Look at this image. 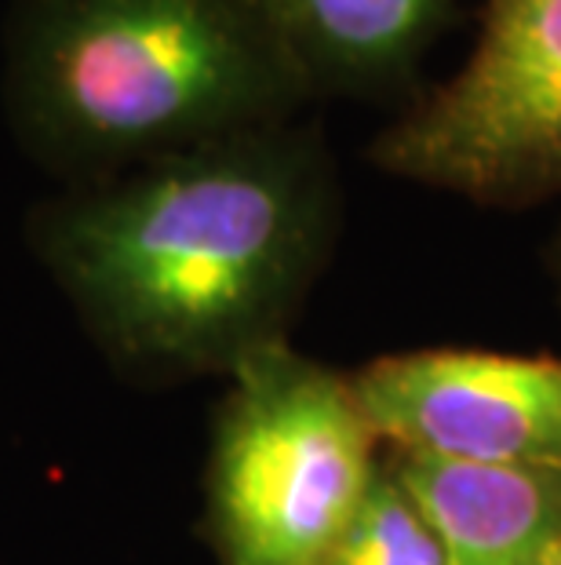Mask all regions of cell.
<instances>
[{
  "label": "cell",
  "instance_id": "cell-1",
  "mask_svg": "<svg viewBox=\"0 0 561 565\" xmlns=\"http://www.w3.org/2000/svg\"><path fill=\"white\" fill-rule=\"evenodd\" d=\"M343 234V179L314 117L237 131L26 212V248L117 376L226 380L292 343Z\"/></svg>",
  "mask_w": 561,
  "mask_h": 565
},
{
  "label": "cell",
  "instance_id": "cell-2",
  "mask_svg": "<svg viewBox=\"0 0 561 565\" xmlns=\"http://www.w3.org/2000/svg\"><path fill=\"white\" fill-rule=\"evenodd\" d=\"M0 95L19 150L58 186L314 106L262 0H11Z\"/></svg>",
  "mask_w": 561,
  "mask_h": 565
},
{
  "label": "cell",
  "instance_id": "cell-3",
  "mask_svg": "<svg viewBox=\"0 0 561 565\" xmlns=\"http://www.w3.org/2000/svg\"><path fill=\"white\" fill-rule=\"evenodd\" d=\"M384 467L350 372L267 347L226 376L201 475L219 565H317Z\"/></svg>",
  "mask_w": 561,
  "mask_h": 565
},
{
  "label": "cell",
  "instance_id": "cell-4",
  "mask_svg": "<svg viewBox=\"0 0 561 565\" xmlns=\"http://www.w3.org/2000/svg\"><path fill=\"white\" fill-rule=\"evenodd\" d=\"M365 161L477 209L561 201V0H485L471 55L423 84Z\"/></svg>",
  "mask_w": 561,
  "mask_h": 565
},
{
  "label": "cell",
  "instance_id": "cell-5",
  "mask_svg": "<svg viewBox=\"0 0 561 565\" xmlns=\"http://www.w3.org/2000/svg\"><path fill=\"white\" fill-rule=\"evenodd\" d=\"M387 452L477 467H561V354L420 347L350 372Z\"/></svg>",
  "mask_w": 561,
  "mask_h": 565
},
{
  "label": "cell",
  "instance_id": "cell-6",
  "mask_svg": "<svg viewBox=\"0 0 561 565\" xmlns=\"http://www.w3.org/2000/svg\"><path fill=\"white\" fill-rule=\"evenodd\" d=\"M310 99L390 106L423 92V63L460 0H262Z\"/></svg>",
  "mask_w": 561,
  "mask_h": 565
},
{
  "label": "cell",
  "instance_id": "cell-7",
  "mask_svg": "<svg viewBox=\"0 0 561 565\" xmlns=\"http://www.w3.org/2000/svg\"><path fill=\"white\" fill-rule=\"evenodd\" d=\"M438 529L445 565H540L561 544V467H477L387 452Z\"/></svg>",
  "mask_w": 561,
  "mask_h": 565
},
{
  "label": "cell",
  "instance_id": "cell-8",
  "mask_svg": "<svg viewBox=\"0 0 561 565\" xmlns=\"http://www.w3.org/2000/svg\"><path fill=\"white\" fill-rule=\"evenodd\" d=\"M317 565H445L438 529L387 460L362 508Z\"/></svg>",
  "mask_w": 561,
  "mask_h": 565
},
{
  "label": "cell",
  "instance_id": "cell-9",
  "mask_svg": "<svg viewBox=\"0 0 561 565\" xmlns=\"http://www.w3.org/2000/svg\"><path fill=\"white\" fill-rule=\"evenodd\" d=\"M543 267H547V278H551V288H554V307L561 315V223L554 226L551 242L543 248Z\"/></svg>",
  "mask_w": 561,
  "mask_h": 565
},
{
  "label": "cell",
  "instance_id": "cell-10",
  "mask_svg": "<svg viewBox=\"0 0 561 565\" xmlns=\"http://www.w3.org/2000/svg\"><path fill=\"white\" fill-rule=\"evenodd\" d=\"M540 565H561V544H558V547H554L551 555H547V558H543Z\"/></svg>",
  "mask_w": 561,
  "mask_h": 565
}]
</instances>
